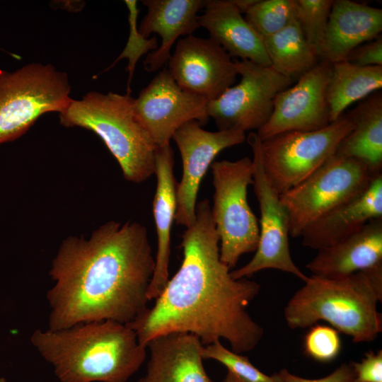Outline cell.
I'll use <instances>...</instances> for the list:
<instances>
[{"label":"cell","mask_w":382,"mask_h":382,"mask_svg":"<svg viewBox=\"0 0 382 382\" xmlns=\"http://www.w3.org/2000/svg\"><path fill=\"white\" fill-rule=\"evenodd\" d=\"M180 246L183 259L178 272L154 306L125 325L144 347L158 335L182 332L197 335L203 345L224 339L236 353L253 350L264 330L248 306L260 285L247 278L233 279L221 262L209 200L197 203L195 222L183 232Z\"/></svg>","instance_id":"6da1fadb"},{"label":"cell","mask_w":382,"mask_h":382,"mask_svg":"<svg viewBox=\"0 0 382 382\" xmlns=\"http://www.w3.org/2000/svg\"><path fill=\"white\" fill-rule=\"evenodd\" d=\"M155 257L146 228L108 221L88 238L70 236L60 244L47 291L49 329L112 320L127 324L148 308Z\"/></svg>","instance_id":"7a4b0ae2"},{"label":"cell","mask_w":382,"mask_h":382,"mask_svg":"<svg viewBox=\"0 0 382 382\" xmlns=\"http://www.w3.org/2000/svg\"><path fill=\"white\" fill-rule=\"evenodd\" d=\"M30 342L60 382H127L144 363L147 349L132 329L112 320L36 330Z\"/></svg>","instance_id":"3957f363"},{"label":"cell","mask_w":382,"mask_h":382,"mask_svg":"<svg viewBox=\"0 0 382 382\" xmlns=\"http://www.w3.org/2000/svg\"><path fill=\"white\" fill-rule=\"evenodd\" d=\"M289 300L284 319L291 329L320 320L350 336L355 343L374 341L382 332V264L342 278L311 274Z\"/></svg>","instance_id":"277c9868"},{"label":"cell","mask_w":382,"mask_h":382,"mask_svg":"<svg viewBox=\"0 0 382 382\" xmlns=\"http://www.w3.org/2000/svg\"><path fill=\"white\" fill-rule=\"evenodd\" d=\"M129 94L91 91L74 100L59 113L66 127H79L97 134L119 163L124 178L140 183L155 171L157 146L137 118Z\"/></svg>","instance_id":"5b68a950"},{"label":"cell","mask_w":382,"mask_h":382,"mask_svg":"<svg viewBox=\"0 0 382 382\" xmlns=\"http://www.w3.org/2000/svg\"><path fill=\"white\" fill-rule=\"evenodd\" d=\"M70 91L66 74L50 64L0 70V144L21 137L43 114L66 109Z\"/></svg>","instance_id":"8992f818"},{"label":"cell","mask_w":382,"mask_h":382,"mask_svg":"<svg viewBox=\"0 0 382 382\" xmlns=\"http://www.w3.org/2000/svg\"><path fill=\"white\" fill-rule=\"evenodd\" d=\"M214 189L212 219L219 238L220 259L231 270L241 255L255 252L259 224L247 197L253 185L252 159L214 161L211 165Z\"/></svg>","instance_id":"52a82bcc"},{"label":"cell","mask_w":382,"mask_h":382,"mask_svg":"<svg viewBox=\"0 0 382 382\" xmlns=\"http://www.w3.org/2000/svg\"><path fill=\"white\" fill-rule=\"evenodd\" d=\"M348 112L325 128L310 132H287L261 141L265 175L279 195L301 183L336 151L352 129Z\"/></svg>","instance_id":"ba28073f"},{"label":"cell","mask_w":382,"mask_h":382,"mask_svg":"<svg viewBox=\"0 0 382 382\" xmlns=\"http://www.w3.org/2000/svg\"><path fill=\"white\" fill-rule=\"evenodd\" d=\"M378 174L354 158L332 156L309 177L279 195L289 216V236L301 237L307 226L363 191Z\"/></svg>","instance_id":"9c48e42d"},{"label":"cell","mask_w":382,"mask_h":382,"mask_svg":"<svg viewBox=\"0 0 382 382\" xmlns=\"http://www.w3.org/2000/svg\"><path fill=\"white\" fill-rule=\"evenodd\" d=\"M235 63L240 82L208 102V116L214 120L219 130L257 131L270 119L276 96L289 87L293 80L271 65L248 60Z\"/></svg>","instance_id":"30bf717a"},{"label":"cell","mask_w":382,"mask_h":382,"mask_svg":"<svg viewBox=\"0 0 382 382\" xmlns=\"http://www.w3.org/2000/svg\"><path fill=\"white\" fill-rule=\"evenodd\" d=\"M247 141L253 152V190L260 212L259 242L253 258L244 266L231 271L233 279L251 277L266 269L291 274L305 282L306 276L294 263L289 249V220L279 195L269 184L263 170L261 139L250 132Z\"/></svg>","instance_id":"8fae6325"},{"label":"cell","mask_w":382,"mask_h":382,"mask_svg":"<svg viewBox=\"0 0 382 382\" xmlns=\"http://www.w3.org/2000/svg\"><path fill=\"white\" fill-rule=\"evenodd\" d=\"M208 101L180 88L167 68L159 71L134 100V111L140 124L157 147L170 144L184 124L209 120Z\"/></svg>","instance_id":"7c38bea8"},{"label":"cell","mask_w":382,"mask_h":382,"mask_svg":"<svg viewBox=\"0 0 382 382\" xmlns=\"http://www.w3.org/2000/svg\"><path fill=\"white\" fill-rule=\"evenodd\" d=\"M181 156L183 175L177 184L176 224L190 226L195 220L199 188L209 167L224 149L246 139L243 131L229 129L210 132L197 121L181 126L173 135Z\"/></svg>","instance_id":"4fadbf2b"},{"label":"cell","mask_w":382,"mask_h":382,"mask_svg":"<svg viewBox=\"0 0 382 382\" xmlns=\"http://www.w3.org/2000/svg\"><path fill=\"white\" fill-rule=\"evenodd\" d=\"M330 74L331 63L321 60L293 86L279 93L270 119L256 132L261 141L284 132L327 127L330 123L326 100Z\"/></svg>","instance_id":"5bb4252c"},{"label":"cell","mask_w":382,"mask_h":382,"mask_svg":"<svg viewBox=\"0 0 382 382\" xmlns=\"http://www.w3.org/2000/svg\"><path fill=\"white\" fill-rule=\"evenodd\" d=\"M168 62L180 88L208 102L232 86L238 75L235 61L210 37L190 35L180 39Z\"/></svg>","instance_id":"9a60e30c"},{"label":"cell","mask_w":382,"mask_h":382,"mask_svg":"<svg viewBox=\"0 0 382 382\" xmlns=\"http://www.w3.org/2000/svg\"><path fill=\"white\" fill-rule=\"evenodd\" d=\"M382 217V173L363 191L336 207L307 226L302 244L315 250L330 246Z\"/></svg>","instance_id":"2e32d148"},{"label":"cell","mask_w":382,"mask_h":382,"mask_svg":"<svg viewBox=\"0 0 382 382\" xmlns=\"http://www.w3.org/2000/svg\"><path fill=\"white\" fill-rule=\"evenodd\" d=\"M146 374L137 382H212L202 363L200 339L189 332H173L151 339Z\"/></svg>","instance_id":"e0dca14e"},{"label":"cell","mask_w":382,"mask_h":382,"mask_svg":"<svg viewBox=\"0 0 382 382\" xmlns=\"http://www.w3.org/2000/svg\"><path fill=\"white\" fill-rule=\"evenodd\" d=\"M382 264V217L339 242L318 250L307 263L313 275L337 279Z\"/></svg>","instance_id":"ac0fdd59"},{"label":"cell","mask_w":382,"mask_h":382,"mask_svg":"<svg viewBox=\"0 0 382 382\" xmlns=\"http://www.w3.org/2000/svg\"><path fill=\"white\" fill-rule=\"evenodd\" d=\"M147 13L139 32L149 38L157 33L161 38L158 48L149 52L143 64L146 71H158L170 59V50L180 36H188L199 28L198 12L204 8V0H143Z\"/></svg>","instance_id":"d6986e66"},{"label":"cell","mask_w":382,"mask_h":382,"mask_svg":"<svg viewBox=\"0 0 382 382\" xmlns=\"http://www.w3.org/2000/svg\"><path fill=\"white\" fill-rule=\"evenodd\" d=\"M174 155L170 144L157 147L155 153L156 188L153 200V214L157 236L155 270L150 283L148 300L156 299L169 279L170 233L175 220L177 182L174 176Z\"/></svg>","instance_id":"ffe728a7"},{"label":"cell","mask_w":382,"mask_h":382,"mask_svg":"<svg viewBox=\"0 0 382 382\" xmlns=\"http://www.w3.org/2000/svg\"><path fill=\"white\" fill-rule=\"evenodd\" d=\"M381 31V8L350 0L334 1L319 58L331 64L345 61L352 50Z\"/></svg>","instance_id":"44dd1931"},{"label":"cell","mask_w":382,"mask_h":382,"mask_svg":"<svg viewBox=\"0 0 382 382\" xmlns=\"http://www.w3.org/2000/svg\"><path fill=\"white\" fill-rule=\"evenodd\" d=\"M204 11L198 16L199 27L232 57L270 66L262 40L243 17L232 0L206 1Z\"/></svg>","instance_id":"7402d4cb"},{"label":"cell","mask_w":382,"mask_h":382,"mask_svg":"<svg viewBox=\"0 0 382 382\" xmlns=\"http://www.w3.org/2000/svg\"><path fill=\"white\" fill-rule=\"evenodd\" d=\"M352 129L341 140L335 155L354 158L374 173H382V93L376 91L348 112Z\"/></svg>","instance_id":"603a6c76"},{"label":"cell","mask_w":382,"mask_h":382,"mask_svg":"<svg viewBox=\"0 0 382 382\" xmlns=\"http://www.w3.org/2000/svg\"><path fill=\"white\" fill-rule=\"evenodd\" d=\"M382 87V66H359L347 61L331 64L326 100L330 123L352 103Z\"/></svg>","instance_id":"cb8c5ba5"},{"label":"cell","mask_w":382,"mask_h":382,"mask_svg":"<svg viewBox=\"0 0 382 382\" xmlns=\"http://www.w3.org/2000/svg\"><path fill=\"white\" fill-rule=\"evenodd\" d=\"M270 65L279 74L299 79L318 63L316 55L295 19L279 32L262 40Z\"/></svg>","instance_id":"d4e9b609"},{"label":"cell","mask_w":382,"mask_h":382,"mask_svg":"<svg viewBox=\"0 0 382 382\" xmlns=\"http://www.w3.org/2000/svg\"><path fill=\"white\" fill-rule=\"evenodd\" d=\"M245 14V19L263 40L296 19V0H256Z\"/></svg>","instance_id":"484cf974"},{"label":"cell","mask_w":382,"mask_h":382,"mask_svg":"<svg viewBox=\"0 0 382 382\" xmlns=\"http://www.w3.org/2000/svg\"><path fill=\"white\" fill-rule=\"evenodd\" d=\"M333 0H296V20L318 57L321 52Z\"/></svg>","instance_id":"4316f807"},{"label":"cell","mask_w":382,"mask_h":382,"mask_svg":"<svg viewBox=\"0 0 382 382\" xmlns=\"http://www.w3.org/2000/svg\"><path fill=\"white\" fill-rule=\"evenodd\" d=\"M201 355L203 359H214L222 364L228 371L248 382H283L278 373L265 374L253 365L247 357L228 349L220 340L203 345Z\"/></svg>","instance_id":"83f0119b"},{"label":"cell","mask_w":382,"mask_h":382,"mask_svg":"<svg viewBox=\"0 0 382 382\" xmlns=\"http://www.w3.org/2000/svg\"><path fill=\"white\" fill-rule=\"evenodd\" d=\"M125 2L129 10V35L128 41L124 50L107 70L113 66L120 59L123 58L128 59L127 68V71L129 73L127 94H129L130 83L137 61L142 55L146 54L148 52L156 50L158 45L155 37L146 38L139 32L137 27V16L139 13L137 1L135 0H127Z\"/></svg>","instance_id":"f1b7e54d"},{"label":"cell","mask_w":382,"mask_h":382,"mask_svg":"<svg viewBox=\"0 0 382 382\" xmlns=\"http://www.w3.org/2000/svg\"><path fill=\"white\" fill-rule=\"evenodd\" d=\"M305 354L319 362H330L339 355L342 342L339 332L334 328L316 324L311 326L304 337Z\"/></svg>","instance_id":"f546056e"},{"label":"cell","mask_w":382,"mask_h":382,"mask_svg":"<svg viewBox=\"0 0 382 382\" xmlns=\"http://www.w3.org/2000/svg\"><path fill=\"white\" fill-rule=\"evenodd\" d=\"M345 61L359 66H382L381 35L355 47Z\"/></svg>","instance_id":"4dcf8cb0"},{"label":"cell","mask_w":382,"mask_h":382,"mask_svg":"<svg viewBox=\"0 0 382 382\" xmlns=\"http://www.w3.org/2000/svg\"><path fill=\"white\" fill-rule=\"evenodd\" d=\"M354 371V382H382V350L370 351L359 362H350Z\"/></svg>","instance_id":"1f68e13d"},{"label":"cell","mask_w":382,"mask_h":382,"mask_svg":"<svg viewBox=\"0 0 382 382\" xmlns=\"http://www.w3.org/2000/svg\"><path fill=\"white\" fill-rule=\"evenodd\" d=\"M283 382H354V371L351 363L342 364L330 374L316 379L305 378L290 373L286 369L278 372Z\"/></svg>","instance_id":"d6a6232c"},{"label":"cell","mask_w":382,"mask_h":382,"mask_svg":"<svg viewBox=\"0 0 382 382\" xmlns=\"http://www.w3.org/2000/svg\"><path fill=\"white\" fill-rule=\"evenodd\" d=\"M256 0H232L238 11L243 14L255 2Z\"/></svg>","instance_id":"836d02e7"},{"label":"cell","mask_w":382,"mask_h":382,"mask_svg":"<svg viewBox=\"0 0 382 382\" xmlns=\"http://www.w3.org/2000/svg\"><path fill=\"white\" fill-rule=\"evenodd\" d=\"M221 382H248L236 375L228 371L224 378Z\"/></svg>","instance_id":"e575fe53"},{"label":"cell","mask_w":382,"mask_h":382,"mask_svg":"<svg viewBox=\"0 0 382 382\" xmlns=\"http://www.w3.org/2000/svg\"><path fill=\"white\" fill-rule=\"evenodd\" d=\"M0 382H6V380L4 378H0Z\"/></svg>","instance_id":"d590c367"}]
</instances>
